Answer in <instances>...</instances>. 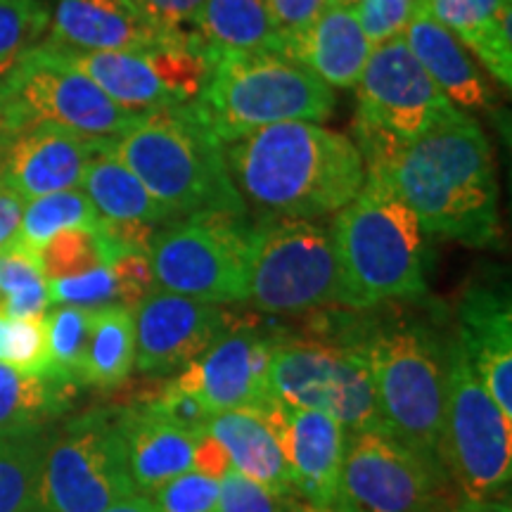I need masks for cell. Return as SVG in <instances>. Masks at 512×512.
I'll list each match as a JSON object with an SVG mask.
<instances>
[{
  "mask_svg": "<svg viewBox=\"0 0 512 512\" xmlns=\"http://www.w3.org/2000/svg\"><path fill=\"white\" fill-rule=\"evenodd\" d=\"M223 157L245 207L280 219L337 214L366 183L354 140L313 121L259 128L223 145Z\"/></svg>",
  "mask_w": 512,
  "mask_h": 512,
  "instance_id": "1",
  "label": "cell"
},
{
  "mask_svg": "<svg viewBox=\"0 0 512 512\" xmlns=\"http://www.w3.org/2000/svg\"><path fill=\"white\" fill-rule=\"evenodd\" d=\"M368 174L401 197L427 235L470 247L501 235L494 155L482 126L463 112Z\"/></svg>",
  "mask_w": 512,
  "mask_h": 512,
  "instance_id": "2",
  "label": "cell"
},
{
  "mask_svg": "<svg viewBox=\"0 0 512 512\" xmlns=\"http://www.w3.org/2000/svg\"><path fill=\"white\" fill-rule=\"evenodd\" d=\"M105 150L126 164L174 219L209 211L247 214L228 174L223 143L188 102L143 114L136 126L107 140Z\"/></svg>",
  "mask_w": 512,
  "mask_h": 512,
  "instance_id": "3",
  "label": "cell"
},
{
  "mask_svg": "<svg viewBox=\"0 0 512 512\" xmlns=\"http://www.w3.org/2000/svg\"><path fill=\"white\" fill-rule=\"evenodd\" d=\"M330 230L351 309L427 292L425 230L382 178L366 174L363 188L337 211Z\"/></svg>",
  "mask_w": 512,
  "mask_h": 512,
  "instance_id": "4",
  "label": "cell"
},
{
  "mask_svg": "<svg viewBox=\"0 0 512 512\" xmlns=\"http://www.w3.org/2000/svg\"><path fill=\"white\" fill-rule=\"evenodd\" d=\"M209 76L188 102L223 145L283 121L330 119L335 93L316 74L273 53H204Z\"/></svg>",
  "mask_w": 512,
  "mask_h": 512,
  "instance_id": "5",
  "label": "cell"
},
{
  "mask_svg": "<svg viewBox=\"0 0 512 512\" xmlns=\"http://www.w3.org/2000/svg\"><path fill=\"white\" fill-rule=\"evenodd\" d=\"M356 88L354 145L366 174L382 169L415 140L460 114L403 36L373 48Z\"/></svg>",
  "mask_w": 512,
  "mask_h": 512,
  "instance_id": "6",
  "label": "cell"
},
{
  "mask_svg": "<svg viewBox=\"0 0 512 512\" xmlns=\"http://www.w3.org/2000/svg\"><path fill=\"white\" fill-rule=\"evenodd\" d=\"M384 430L441 463L448 349L420 325H394L361 339ZM444 465V463H441Z\"/></svg>",
  "mask_w": 512,
  "mask_h": 512,
  "instance_id": "7",
  "label": "cell"
},
{
  "mask_svg": "<svg viewBox=\"0 0 512 512\" xmlns=\"http://www.w3.org/2000/svg\"><path fill=\"white\" fill-rule=\"evenodd\" d=\"M254 223L247 214L185 216L166 223L150 242L155 287L207 304H240L249 297Z\"/></svg>",
  "mask_w": 512,
  "mask_h": 512,
  "instance_id": "8",
  "label": "cell"
},
{
  "mask_svg": "<svg viewBox=\"0 0 512 512\" xmlns=\"http://www.w3.org/2000/svg\"><path fill=\"white\" fill-rule=\"evenodd\" d=\"M247 302L268 313L347 306L332 230L306 219L254 221Z\"/></svg>",
  "mask_w": 512,
  "mask_h": 512,
  "instance_id": "9",
  "label": "cell"
},
{
  "mask_svg": "<svg viewBox=\"0 0 512 512\" xmlns=\"http://www.w3.org/2000/svg\"><path fill=\"white\" fill-rule=\"evenodd\" d=\"M133 494L119 413L91 411L50 434L38 512H105Z\"/></svg>",
  "mask_w": 512,
  "mask_h": 512,
  "instance_id": "10",
  "label": "cell"
},
{
  "mask_svg": "<svg viewBox=\"0 0 512 512\" xmlns=\"http://www.w3.org/2000/svg\"><path fill=\"white\" fill-rule=\"evenodd\" d=\"M0 95L15 131L50 124L86 138H117L136 126L133 114L38 43L0 76Z\"/></svg>",
  "mask_w": 512,
  "mask_h": 512,
  "instance_id": "11",
  "label": "cell"
},
{
  "mask_svg": "<svg viewBox=\"0 0 512 512\" xmlns=\"http://www.w3.org/2000/svg\"><path fill=\"white\" fill-rule=\"evenodd\" d=\"M441 463L467 498H498L512 479V420L496 406L456 342L448 347Z\"/></svg>",
  "mask_w": 512,
  "mask_h": 512,
  "instance_id": "12",
  "label": "cell"
},
{
  "mask_svg": "<svg viewBox=\"0 0 512 512\" xmlns=\"http://www.w3.org/2000/svg\"><path fill=\"white\" fill-rule=\"evenodd\" d=\"M444 465L387 430L344 437L335 512H437Z\"/></svg>",
  "mask_w": 512,
  "mask_h": 512,
  "instance_id": "13",
  "label": "cell"
},
{
  "mask_svg": "<svg viewBox=\"0 0 512 512\" xmlns=\"http://www.w3.org/2000/svg\"><path fill=\"white\" fill-rule=\"evenodd\" d=\"M256 413L266 420L283 448L294 510L335 512L347 437L342 425L325 411L287 408L278 401Z\"/></svg>",
  "mask_w": 512,
  "mask_h": 512,
  "instance_id": "14",
  "label": "cell"
},
{
  "mask_svg": "<svg viewBox=\"0 0 512 512\" xmlns=\"http://www.w3.org/2000/svg\"><path fill=\"white\" fill-rule=\"evenodd\" d=\"M136 368L147 375L174 373L202 358L228 332L219 304L152 290L136 309Z\"/></svg>",
  "mask_w": 512,
  "mask_h": 512,
  "instance_id": "15",
  "label": "cell"
},
{
  "mask_svg": "<svg viewBox=\"0 0 512 512\" xmlns=\"http://www.w3.org/2000/svg\"><path fill=\"white\" fill-rule=\"evenodd\" d=\"M273 339L226 332L202 358L183 368L176 387L195 394L211 413L264 411L271 403Z\"/></svg>",
  "mask_w": 512,
  "mask_h": 512,
  "instance_id": "16",
  "label": "cell"
},
{
  "mask_svg": "<svg viewBox=\"0 0 512 512\" xmlns=\"http://www.w3.org/2000/svg\"><path fill=\"white\" fill-rule=\"evenodd\" d=\"M105 140L50 124L22 128L0 150V185L17 192L24 202L79 188L83 171Z\"/></svg>",
  "mask_w": 512,
  "mask_h": 512,
  "instance_id": "17",
  "label": "cell"
},
{
  "mask_svg": "<svg viewBox=\"0 0 512 512\" xmlns=\"http://www.w3.org/2000/svg\"><path fill=\"white\" fill-rule=\"evenodd\" d=\"M46 43L86 53H152L185 34L150 22L133 0H57Z\"/></svg>",
  "mask_w": 512,
  "mask_h": 512,
  "instance_id": "18",
  "label": "cell"
},
{
  "mask_svg": "<svg viewBox=\"0 0 512 512\" xmlns=\"http://www.w3.org/2000/svg\"><path fill=\"white\" fill-rule=\"evenodd\" d=\"M472 370L512 420V316L503 287H470L460 302L458 337L453 339Z\"/></svg>",
  "mask_w": 512,
  "mask_h": 512,
  "instance_id": "19",
  "label": "cell"
},
{
  "mask_svg": "<svg viewBox=\"0 0 512 512\" xmlns=\"http://www.w3.org/2000/svg\"><path fill=\"white\" fill-rule=\"evenodd\" d=\"M373 48L356 10L330 3L309 29L285 43L283 55L302 64L330 88H354Z\"/></svg>",
  "mask_w": 512,
  "mask_h": 512,
  "instance_id": "20",
  "label": "cell"
},
{
  "mask_svg": "<svg viewBox=\"0 0 512 512\" xmlns=\"http://www.w3.org/2000/svg\"><path fill=\"white\" fill-rule=\"evenodd\" d=\"M401 36L453 105L463 110H489L494 105V88L472 60L470 50L453 31L441 27L437 19H432L418 5H413Z\"/></svg>",
  "mask_w": 512,
  "mask_h": 512,
  "instance_id": "21",
  "label": "cell"
},
{
  "mask_svg": "<svg viewBox=\"0 0 512 512\" xmlns=\"http://www.w3.org/2000/svg\"><path fill=\"white\" fill-rule=\"evenodd\" d=\"M126 465L136 491L155 494L159 486L192 470L195 434L171 425L147 406L119 413Z\"/></svg>",
  "mask_w": 512,
  "mask_h": 512,
  "instance_id": "22",
  "label": "cell"
},
{
  "mask_svg": "<svg viewBox=\"0 0 512 512\" xmlns=\"http://www.w3.org/2000/svg\"><path fill=\"white\" fill-rule=\"evenodd\" d=\"M57 60L86 74L107 98L133 114L171 110L181 102L155 74L147 55L138 53H86L41 41Z\"/></svg>",
  "mask_w": 512,
  "mask_h": 512,
  "instance_id": "23",
  "label": "cell"
},
{
  "mask_svg": "<svg viewBox=\"0 0 512 512\" xmlns=\"http://www.w3.org/2000/svg\"><path fill=\"white\" fill-rule=\"evenodd\" d=\"M342 347L328 342H275L271 399L287 408L330 413Z\"/></svg>",
  "mask_w": 512,
  "mask_h": 512,
  "instance_id": "24",
  "label": "cell"
},
{
  "mask_svg": "<svg viewBox=\"0 0 512 512\" xmlns=\"http://www.w3.org/2000/svg\"><path fill=\"white\" fill-rule=\"evenodd\" d=\"M202 53H273L285 43L275 29L266 0H204L190 24Z\"/></svg>",
  "mask_w": 512,
  "mask_h": 512,
  "instance_id": "25",
  "label": "cell"
},
{
  "mask_svg": "<svg viewBox=\"0 0 512 512\" xmlns=\"http://www.w3.org/2000/svg\"><path fill=\"white\" fill-rule=\"evenodd\" d=\"M226 446L233 470L275 496L290 498V472L278 439L256 411L216 413L204 427Z\"/></svg>",
  "mask_w": 512,
  "mask_h": 512,
  "instance_id": "26",
  "label": "cell"
},
{
  "mask_svg": "<svg viewBox=\"0 0 512 512\" xmlns=\"http://www.w3.org/2000/svg\"><path fill=\"white\" fill-rule=\"evenodd\" d=\"M105 145L88 162L79 185L98 211L100 219L152 228L176 221L171 211L150 195V190L140 183V178L105 150Z\"/></svg>",
  "mask_w": 512,
  "mask_h": 512,
  "instance_id": "27",
  "label": "cell"
},
{
  "mask_svg": "<svg viewBox=\"0 0 512 512\" xmlns=\"http://www.w3.org/2000/svg\"><path fill=\"white\" fill-rule=\"evenodd\" d=\"M133 368H136V313L119 304L93 309L81 384L98 389L119 387Z\"/></svg>",
  "mask_w": 512,
  "mask_h": 512,
  "instance_id": "28",
  "label": "cell"
},
{
  "mask_svg": "<svg viewBox=\"0 0 512 512\" xmlns=\"http://www.w3.org/2000/svg\"><path fill=\"white\" fill-rule=\"evenodd\" d=\"M69 384L0 363V441L46 430L67 406Z\"/></svg>",
  "mask_w": 512,
  "mask_h": 512,
  "instance_id": "29",
  "label": "cell"
},
{
  "mask_svg": "<svg viewBox=\"0 0 512 512\" xmlns=\"http://www.w3.org/2000/svg\"><path fill=\"white\" fill-rule=\"evenodd\" d=\"M339 347L342 354L330 415L342 425L344 434L384 430L366 351L361 342H342Z\"/></svg>",
  "mask_w": 512,
  "mask_h": 512,
  "instance_id": "30",
  "label": "cell"
},
{
  "mask_svg": "<svg viewBox=\"0 0 512 512\" xmlns=\"http://www.w3.org/2000/svg\"><path fill=\"white\" fill-rule=\"evenodd\" d=\"M48 441V427L0 441V512L36 510Z\"/></svg>",
  "mask_w": 512,
  "mask_h": 512,
  "instance_id": "31",
  "label": "cell"
},
{
  "mask_svg": "<svg viewBox=\"0 0 512 512\" xmlns=\"http://www.w3.org/2000/svg\"><path fill=\"white\" fill-rule=\"evenodd\" d=\"M48 306V280L38 252L17 245L15 240L5 242L0 247V316H43Z\"/></svg>",
  "mask_w": 512,
  "mask_h": 512,
  "instance_id": "32",
  "label": "cell"
},
{
  "mask_svg": "<svg viewBox=\"0 0 512 512\" xmlns=\"http://www.w3.org/2000/svg\"><path fill=\"white\" fill-rule=\"evenodd\" d=\"M98 221V211L86 197V192L76 188L62 190L24 204L19 228L12 240L38 252L60 230L93 228Z\"/></svg>",
  "mask_w": 512,
  "mask_h": 512,
  "instance_id": "33",
  "label": "cell"
},
{
  "mask_svg": "<svg viewBox=\"0 0 512 512\" xmlns=\"http://www.w3.org/2000/svg\"><path fill=\"white\" fill-rule=\"evenodd\" d=\"M119 254L121 249L102 230L100 221L93 228L60 230L38 249V259H41L48 283L93 271L98 266H110Z\"/></svg>",
  "mask_w": 512,
  "mask_h": 512,
  "instance_id": "34",
  "label": "cell"
},
{
  "mask_svg": "<svg viewBox=\"0 0 512 512\" xmlns=\"http://www.w3.org/2000/svg\"><path fill=\"white\" fill-rule=\"evenodd\" d=\"M93 309L79 306H55L46 313L48 330V377L55 382H81L83 356H86L88 335H91Z\"/></svg>",
  "mask_w": 512,
  "mask_h": 512,
  "instance_id": "35",
  "label": "cell"
},
{
  "mask_svg": "<svg viewBox=\"0 0 512 512\" xmlns=\"http://www.w3.org/2000/svg\"><path fill=\"white\" fill-rule=\"evenodd\" d=\"M48 22V10L38 0H0V76L41 43Z\"/></svg>",
  "mask_w": 512,
  "mask_h": 512,
  "instance_id": "36",
  "label": "cell"
},
{
  "mask_svg": "<svg viewBox=\"0 0 512 512\" xmlns=\"http://www.w3.org/2000/svg\"><path fill=\"white\" fill-rule=\"evenodd\" d=\"M46 313L31 318H5L3 339H0V363L19 370V373L48 377Z\"/></svg>",
  "mask_w": 512,
  "mask_h": 512,
  "instance_id": "37",
  "label": "cell"
},
{
  "mask_svg": "<svg viewBox=\"0 0 512 512\" xmlns=\"http://www.w3.org/2000/svg\"><path fill=\"white\" fill-rule=\"evenodd\" d=\"M510 3L512 0H413V5L437 19L441 27L453 31L463 46L508 15Z\"/></svg>",
  "mask_w": 512,
  "mask_h": 512,
  "instance_id": "38",
  "label": "cell"
},
{
  "mask_svg": "<svg viewBox=\"0 0 512 512\" xmlns=\"http://www.w3.org/2000/svg\"><path fill=\"white\" fill-rule=\"evenodd\" d=\"M48 297L55 306L100 309V306L117 304V280L110 266H98L72 278L50 280Z\"/></svg>",
  "mask_w": 512,
  "mask_h": 512,
  "instance_id": "39",
  "label": "cell"
},
{
  "mask_svg": "<svg viewBox=\"0 0 512 512\" xmlns=\"http://www.w3.org/2000/svg\"><path fill=\"white\" fill-rule=\"evenodd\" d=\"M150 498L162 512H219V482L190 470L159 486Z\"/></svg>",
  "mask_w": 512,
  "mask_h": 512,
  "instance_id": "40",
  "label": "cell"
},
{
  "mask_svg": "<svg viewBox=\"0 0 512 512\" xmlns=\"http://www.w3.org/2000/svg\"><path fill=\"white\" fill-rule=\"evenodd\" d=\"M145 406L162 420L171 422V425L181 427V430L190 434L202 432L204 427L209 425V420L214 418V413H211L195 394L176 387L174 382L166 384L164 392H159L155 399L145 403Z\"/></svg>",
  "mask_w": 512,
  "mask_h": 512,
  "instance_id": "41",
  "label": "cell"
},
{
  "mask_svg": "<svg viewBox=\"0 0 512 512\" xmlns=\"http://www.w3.org/2000/svg\"><path fill=\"white\" fill-rule=\"evenodd\" d=\"M114 280H117V304L136 309L143 299L155 287V275H152L150 252L140 249H126L110 264Z\"/></svg>",
  "mask_w": 512,
  "mask_h": 512,
  "instance_id": "42",
  "label": "cell"
},
{
  "mask_svg": "<svg viewBox=\"0 0 512 512\" xmlns=\"http://www.w3.org/2000/svg\"><path fill=\"white\" fill-rule=\"evenodd\" d=\"M356 17L373 46L403 34L413 12V0H361Z\"/></svg>",
  "mask_w": 512,
  "mask_h": 512,
  "instance_id": "43",
  "label": "cell"
},
{
  "mask_svg": "<svg viewBox=\"0 0 512 512\" xmlns=\"http://www.w3.org/2000/svg\"><path fill=\"white\" fill-rule=\"evenodd\" d=\"M287 498L230 470L219 482V512H287Z\"/></svg>",
  "mask_w": 512,
  "mask_h": 512,
  "instance_id": "44",
  "label": "cell"
},
{
  "mask_svg": "<svg viewBox=\"0 0 512 512\" xmlns=\"http://www.w3.org/2000/svg\"><path fill=\"white\" fill-rule=\"evenodd\" d=\"M328 5L330 0H266V8L283 43L309 29Z\"/></svg>",
  "mask_w": 512,
  "mask_h": 512,
  "instance_id": "45",
  "label": "cell"
},
{
  "mask_svg": "<svg viewBox=\"0 0 512 512\" xmlns=\"http://www.w3.org/2000/svg\"><path fill=\"white\" fill-rule=\"evenodd\" d=\"M138 10L169 34H188L204 0H133Z\"/></svg>",
  "mask_w": 512,
  "mask_h": 512,
  "instance_id": "46",
  "label": "cell"
},
{
  "mask_svg": "<svg viewBox=\"0 0 512 512\" xmlns=\"http://www.w3.org/2000/svg\"><path fill=\"white\" fill-rule=\"evenodd\" d=\"M233 470L226 446L219 439H214L207 430L195 434V448H192V472L216 479L221 482L228 472Z\"/></svg>",
  "mask_w": 512,
  "mask_h": 512,
  "instance_id": "47",
  "label": "cell"
},
{
  "mask_svg": "<svg viewBox=\"0 0 512 512\" xmlns=\"http://www.w3.org/2000/svg\"><path fill=\"white\" fill-rule=\"evenodd\" d=\"M24 204L27 202H24L17 192L5 188V185H0V247L15 238L19 219H22Z\"/></svg>",
  "mask_w": 512,
  "mask_h": 512,
  "instance_id": "48",
  "label": "cell"
},
{
  "mask_svg": "<svg viewBox=\"0 0 512 512\" xmlns=\"http://www.w3.org/2000/svg\"><path fill=\"white\" fill-rule=\"evenodd\" d=\"M453 512H512L510 496L498 498H463Z\"/></svg>",
  "mask_w": 512,
  "mask_h": 512,
  "instance_id": "49",
  "label": "cell"
},
{
  "mask_svg": "<svg viewBox=\"0 0 512 512\" xmlns=\"http://www.w3.org/2000/svg\"><path fill=\"white\" fill-rule=\"evenodd\" d=\"M105 512H162V510L157 508V503L152 501L150 496L133 494V496L124 498V501L110 505Z\"/></svg>",
  "mask_w": 512,
  "mask_h": 512,
  "instance_id": "50",
  "label": "cell"
},
{
  "mask_svg": "<svg viewBox=\"0 0 512 512\" xmlns=\"http://www.w3.org/2000/svg\"><path fill=\"white\" fill-rule=\"evenodd\" d=\"M15 126H12L10 121V114L5 110V102H3V95H0V150H3V145L8 143V140L15 136Z\"/></svg>",
  "mask_w": 512,
  "mask_h": 512,
  "instance_id": "51",
  "label": "cell"
},
{
  "mask_svg": "<svg viewBox=\"0 0 512 512\" xmlns=\"http://www.w3.org/2000/svg\"><path fill=\"white\" fill-rule=\"evenodd\" d=\"M332 5H342V8H356L358 3H361V0H330Z\"/></svg>",
  "mask_w": 512,
  "mask_h": 512,
  "instance_id": "52",
  "label": "cell"
},
{
  "mask_svg": "<svg viewBox=\"0 0 512 512\" xmlns=\"http://www.w3.org/2000/svg\"><path fill=\"white\" fill-rule=\"evenodd\" d=\"M34 512H38V510H34Z\"/></svg>",
  "mask_w": 512,
  "mask_h": 512,
  "instance_id": "53",
  "label": "cell"
}]
</instances>
